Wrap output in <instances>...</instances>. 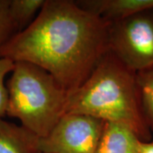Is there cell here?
I'll return each instance as SVG.
<instances>
[{
	"instance_id": "1",
	"label": "cell",
	"mask_w": 153,
	"mask_h": 153,
	"mask_svg": "<svg viewBox=\"0 0 153 153\" xmlns=\"http://www.w3.org/2000/svg\"><path fill=\"white\" fill-rule=\"evenodd\" d=\"M109 23L71 0H46L38 16L0 49V57L48 71L69 94L109 50Z\"/></svg>"
},
{
	"instance_id": "2",
	"label": "cell",
	"mask_w": 153,
	"mask_h": 153,
	"mask_svg": "<svg viewBox=\"0 0 153 153\" xmlns=\"http://www.w3.org/2000/svg\"><path fill=\"white\" fill-rule=\"evenodd\" d=\"M66 113L94 117L128 127L142 142L152 133L144 117L137 73L108 50L90 76L69 94Z\"/></svg>"
},
{
	"instance_id": "3",
	"label": "cell",
	"mask_w": 153,
	"mask_h": 153,
	"mask_svg": "<svg viewBox=\"0 0 153 153\" xmlns=\"http://www.w3.org/2000/svg\"><path fill=\"white\" fill-rule=\"evenodd\" d=\"M6 87V115L19 119L22 126L38 138L48 135L66 114L70 94L39 66L24 61L15 62Z\"/></svg>"
},
{
	"instance_id": "4",
	"label": "cell",
	"mask_w": 153,
	"mask_h": 153,
	"mask_svg": "<svg viewBox=\"0 0 153 153\" xmlns=\"http://www.w3.org/2000/svg\"><path fill=\"white\" fill-rule=\"evenodd\" d=\"M108 48L136 73L153 67V9L110 24Z\"/></svg>"
},
{
	"instance_id": "5",
	"label": "cell",
	"mask_w": 153,
	"mask_h": 153,
	"mask_svg": "<svg viewBox=\"0 0 153 153\" xmlns=\"http://www.w3.org/2000/svg\"><path fill=\"white\" fill-rule=\"evenodd\" d=\"M104 121L78 113L62 116L48 135L38 138L40 152L94 153Z\"/></svg>"
},
{
	"instance_id": "6",
	"label": "cell",
	"mask_w": 153,
	"mask_h": 153,
	"mask_svg": "<svg viewBox=\"0 0 153 153\" xmlns=\"http://www.w3.org/2000/svg\"><path fill=\"white\" fill-rule=\"evenodd\" d=\"M76 2L83 10L109 24L153 9V0H82Z\"/></svg>"
},
{
	"instance_id": "7",
	"label": "cell",
	"mask_w": 153,
	"mask_h": 153,
	"mask_svg": "<svg viewBox=\"0 0 153 153\" xmlns=\"http://www.w3.org/2000/svg\"><path fill=\"white\" fill-rule=\"evenodd\" d=\"M141 140L128 127L105 122L94 153H140Z\"/></svg>"
},
{
	"instance_id": "8",
	"label": "cell",
	"mask_w": 153,
	"mask_h": 153,
	"mask_svg": "<svg viewBox=\"0 0 153 153\" xmlns=\"http://www.w3.org/2000/svg\"><path fill=\"white\" fill-rule=\"evenodd\" d=\"M0 153H40L38 137L23 126L0 118Z\"/></svg>"
},
{
	"instance_id": "9",
	"label": "cell",
	"mask_w": 153,
	"mask_h": 153,
	"mask_svg": "<svg viewBox=\"0 0 153 153\" xmlns=\"http://www.w3.org/2000/svg\"><path fill=\"white\" fill-rule=\"evenodd\" d=\"M46 0H10L9 12L16 33L22 31L33 21Z\"/></svg>"
},
{
	"instance_id": "10",
	"label": "cell",
	"mask_w": 153,
	"mask_h": 153,
	"mask_svg": "<svg viewBox=\"0 0 153 153\" xmlns=\"http://www.w3.org/2000/svg\"><path fill=\"white\" fill-rule=\"evenodd\" d=\"M144 117L149 128L153 130V67L137 73Z\"/></svg>"
},
{
	"instance_id": "11",
	"label": "cell",
	"mask_w": 153,
	"mask_h": 153,
	"mask_svg": "<svg viewBox=\"0 0 153 153\" xmlns=\"http://www.w3.org/2000/svg\"><path fill=\"white\" fill-rule=\"evenodd\" d=\"M10 0H0V49L16 33L9 12Z\"/></svg>"
},
{
	"instance_id": "12",
	"label": "cell",
	"mask_w": 153,
	"mask_h": 153,
	"mask_svg": "<svg viewBox=\"0 0 153 153\" xmlns=\"http://www.w3.org/2000/svg\"><path fill=\"white\" fill-rule=\"evenodd\" d=\"M15 62L6 58L0 57V118L5 116L8 105V90L4 79L6 76L11 73Z\"/></svg>"
},
{
	"instance_id": "13",
	"label": "cell",
	"mask_w": 153,
	"mask_h": 153,
	"mask_svg": "<svg viewBox=\"0 0 153 153\" xmlns=\"http://www.w3.org/2000/svg\"><path fill=\"white\" fill-rule=\"evenodd\" d=\"M140 153H153V140L141 142Z\"/></svg>"
},
{
	"instance_id": "14",
	"label": "cell",
	"mask_w": 153,
	"mask_h": 153,
	"mask_svg": "<svg viewBox=\"0 0 153 153\" xmlns=\"http://www.w3.org/2000/svg\"><path fill=\"white\" fill-rule=\"evenodd\" d=\"M40 153H44V152H40Z\"/></svg>"
}]
</instances>
